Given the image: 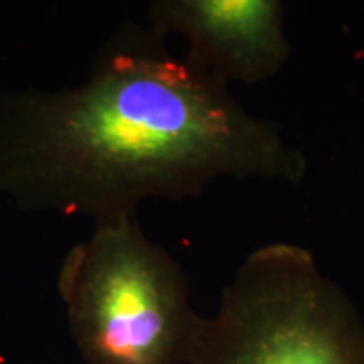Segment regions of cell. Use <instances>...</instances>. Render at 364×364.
Returning <instances> with one entry per match:
<instances>
[{
	"label": "cell",
	"mask_w": 364,
	"mask_h": 364,
	"mask_svg": "<svg viewBox=\"0 0 364 364\" xmlns=\"http://www.w3.org/2000/svg\"><path fill=\"white\" fill-rule=\"evenodd\" d=\"M285 14L282 0H156L149 26L184 39L186 58L228 86L260 85L292 56Z\"/></svg>",
	"instance_id": "cell-4"
},
{
	"label": "cell",
	"mask_w": 364,
	"mask_h": 364,
	"mask_svg": "<svg viewBox=\"0 0 364 364\" xmlns=\"http://www.w3.org/2000/svg\"><path fill=\"white\" fill-rule=\"evenodd\" d=\"M166 39L125 26L81 85L0 91V196L102 225L220 179L300 184L306 154Z\"/></svg>",
	"instance_id": "cell-1"
},
{
	"label": "cell",
	"mask_w": 364,
	"mask_h": 364,
	"mask_svg": "<svg viewBox=\"0 0 364 364\" xmlns=\"http://www.w3.org/2000/svg\"><path fill=\"white\" fill-rule=\"evenodd\" d=\"M189 364H364V321L311 250L275 241L241 262Z\"/></svg>",
	"instance_id": "cell-3"
},
{
	"label": "cell",
	"mask_w": 364,
	"mask_h": 364,
	"mask_svg": "<svg viewBox=\"0 0 364 364\" xmlns=\"http://www.w3.org/2000/svg\"><path fill=\"white\" fill-rule=\"evenodd\" d=\"M58 289L88 364H189L204 317L188 277L136 216L95 225L63 260Z\"/></svg>",
	"instance_id": "cell-2"
}]
</instances>
